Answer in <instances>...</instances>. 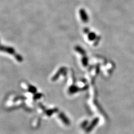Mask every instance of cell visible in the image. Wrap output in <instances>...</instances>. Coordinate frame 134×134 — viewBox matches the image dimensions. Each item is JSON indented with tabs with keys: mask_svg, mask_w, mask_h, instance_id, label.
<instances>
[{
	"mask_svg": "<svg viewBox=\"0 0 134 134\" xmlns=\"http://www.w3.org/2000/svg\"><path fill=\"white\" fill-rule=\"evenodd\" d=\"M59 117L60 118V119H61V120H62V121L65 123L64 124H66L67 125H69L70 123V121H69V120L68 119V118H67L65 116V115H64L63 113H60L59 114Z\"/></svg>",
	"mask_w": 134,
	"mask_h": 134,
	"instance_id": "2",
	"label": "cell"
},
{
	"mask_svg": "<svg viewBox=\"0 0 134 134\" xmlns=\"http://www.w3.org/2000/svg\"><path fill=\"white\" fill-rule=\"evenodd\" d=\"M15 58L17 59V60L19 62H21L23 61V58L22 57V56L18 54H16L15 56Z\"/></svg>",
	"mask_w": 134,
	"mask_h": 134,
	"instance_id": "4",
	"label": "cell"
},
{
	"mask_svg": "<svg viewBox=\"0 0 134 134\" xmlns=\"http://www.w3.org/2000/svg\"><path fill=\"white\" fill-rule=\"evenodd\" d=\"M84 12H84V10H82L80 11V14L82 16V18L84 22H86L87 21V17L85 16V13Z\"/></svg>",
	"mask_w": 134,
	"mask_h": 134,
	"instance_id": "3",
	"label": "cell"
},
{
	"mask_svg": "<svg viewBox=\"0 0 134 134\" xmlns=\"http://www.w3.org/2000/svg\"><path fill=\"white\" fill-rule=\"evenodd\" d=\"M0 51H5L7 52L10 54H15V50L12 47H8L0 45Z\"/></svg>",
	"mask_w": 134,
	"mask_h": 134,
	"instance_id": "1",
	"label": "cell"
},
{
	"mask_svg": "<svg viewBox=\"0 0 134 134\" xmlns=\"http://www.w3.org/2000/svg\"><path fill=\"white\" fill-rule=\"evenodd\" d=\"M29 91L32 93H35L37 89L35 87L33 86H30L29 87Z\"/></svg>",
	"mask_w": 134,
	"mask_h": 134,
	"instance_id": "5",
	"label": "cell"
}]
</instances>
